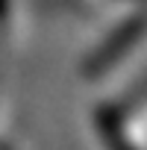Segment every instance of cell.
Here are the masks:
<instances>
[{
    "label": "cell",
    "mask_w": 147,
    "mask_h": 150,
    "mask_svg": "<svg viewBox=\"0 0 147 150\" xmlns=\"http://www.w3.org/2000/svg\"><path fill=\"white\" fill-rule=\"evenodd\" d=\"M94 127H97L106 150H135L124 129V112L118 103H100L94 109Z\"/></svg>",
    "instance_id": "7a4b0ae2"
},
{
    "label": "cell",
    "mask_w": 147,
    "mask_h": 150,
    "mask_svg": "<svg viewBox=\"0 0 147 150\" xmlns=\"http://www.w3.org/2000/svg\"><path fill=\"white\" fill-rule=\"evenodd\" d=\"M0 150H9V147H6V144H0Z\"/></svg>",
    "instance_id": "277c9868"
},
{
    "label": "cell",
    "mask_w": 147,
    "mask_h": 150,
    "mask_svg": "<svg viewBox=\"0 0 147 150\" xmlns=\"http://www.w3.org/2000/svg\"><path fill=\"white\" fill-rule=\"evenodd\" d=\"M9 18V0H0V21Z\"/></svg>",
    "instance_id": "3957f363"
},
{
    "label": "cell",
    "mask_w": 147,
    "mask_h": 150,
    "mask_svg": "<svg viewBox=\"0 0 147 150\" xmlns=\"http://www.w3.org/2000/svg\"><path fill=\"white\" fill-rule=\"evenodd\" d=\"M141 33H144V24H141V15H138V12L129 15L127 21H121V24L103 38V44H100V47L83 62V74H86L88 80L103 77V74H106L115 62H121V59L138 44Z\"/></svg>",
    "instance_id": "6da1fadb"
}]
</instances>
